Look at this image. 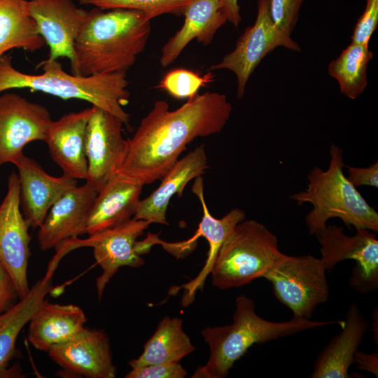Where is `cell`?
I'll return each mask as SVG.
<instances>
[{
  "instance_id": "1",
  "label": "cell",
  "mask_w": 378,
  "mask_h": 378,
  "mask_svg": "<svg viewBox=\"0 0 378 378\" xmlns=\"http://www.w3.org/2000/svg\"><path fill=\"white\" fill-rule=\"evenodd\" d=\"M232 110L227 97L216 92L197 93L173 111L167 102L156 101L127 139L114 176L143 186L161 179L191 141L220 132Z\"/></svg>"
},
{
  "instance_id": "2",
  "label": "cell",
  "mask_w": 378,
  "mask_h": 378,
  "mask_svg": "<svg viewBox=\"0 0 378 378\" xmlns=\"http://www.w3.org/2000/svg\"><path fill=\"white\" fill-rule=\"evenodd\" d=\"M150 33V19L141 11L94 7L75 40L72 74H126L145 50Z\"/></svg>"
},
{
  "instance_id": "3",
  "label": "cell",
  "mask_w": 378,
  "mask_h": 378,
  "mask_svg": "<svg viewBox=\"0 0 378 378\" xmlns=\"http://www.w3.org/2000/svg\"><path fill=\"white\" fill-rule=\"evenodd\" d=\"M252 299L241 295L235 300L232 323L230 325L207 327L201 331L210 354L207 362L199 367L191 378H225L237 360L255 344H261L302 331L337 324L344 320L312 321L293 317L274 322L259 316Z\"/></svg>"
},
{
  "instance_id": "4",
  "label": "cell",
  "mask_w": 378,
  "mask_h": 378,
  "mask_svg": "<svg viewBox=\"0 0 378 378\" xmlns=\"http://www.w3.org/2000/svg\"><path fill=\"white\" fill-rule=\"evenodd\" d=\"M38 66L43 69L42 74L22 73L13 67L10 57L4 55L0 58V93L27 88L62 99L83 100L112 113L125 125L129 124L130 115L124 110L130 97L126 74H69L63 70L58 59H46Z\"/></svg>"
},
{
  "instance_id": "5",
  "label": "cell",
  "mask_w": 378,
  "mask_h": 378,
  "mask_svg": "<svg viewBox=\"0 0 378 378\" xmlns=\"http://www.w3.org/2000/svg\"><path fill=\"white\" fill-rule=\"evenodd\" d=\"M344 168L343 151L332 144L328 169L313 167L307 176V188L290 195L299 206L304 203L312 205L305 216L310 234L324 229L328 220L333 218H340L349 227L377 232L378 213L348 180Z\"/></svg>"
},
{
  "instance_id": "6",
  "label": "cell",
  "mask_w": 378,
  "mask_h": 378,
  "mask_svg": "<svg viewBox=\"0 0 378 378\" xmlns=\"http://www.w3.org/2000/svg\"><path fill=\"white\" fill-rule=\"evenodd\" d=\"M284 255L277 237L264 224L244 219L219 249L210 273L212 285L225 290L265 278Z\"/></svg>"
},
{
  "instance_id": "7",
  "label": "cell",
  "mask_w": 378,
  "mask_h": 378,
  "mask_svg": "<svg viewBox=\"0 0 378 378\" xmlns=\"http://www.w3.org/2000/svg\"><path fill=\"white\" fill-rule=\"evenodd\" d=\"M326 269L312 255H286L265 279L272 286L274 295L293 314L309 319L316 307L329 297Z\"/></svg>"
},
{
  "instance_id": "8",
  "label": "cell",
  "mask_w": 378,
  "mask_h": 378,
  "mask_svg": "<svg viewBox=\"0 0 378 378\" xmlns=\"http://www.w3.org/2000/svg\"><path fill=\"white\" fill-rule=\"evenodd\" d=\"M150 224L147 220L132 218L118 226L90 234L85 239L78 237L66 239L56 248L57 253L50 264L57 266L65 254L77 248L92 247L95 261L103 271L96 280L100 300L106 284L120 267H139L144 264V260L136 251V243Z\"/></svg>"
},
{
  "instance_id": "9",
  "label": "cell",
  "mask_w": 378,
  "mask_h": 378,
  "mask_svg": "<svg viewBox=\"0 0 378 378\" xmlns=\"http://www.w3.org/2000/svg\"><path fill=\"white\" fill-rule=\"evenodd\" d=\"M278 47L300 52L299 44L280 30L273 22L269 0H258L254 24L248 27L237 41L234 49L225 55L209 71L226 69L237 78V97L241 99L247 82L261 60Z\"/></svg>"
},
{
  "instance_id": "10",
  "label": "cell",
  "mask_w": 378,
  "mask_h": 378,
  "mask_svg": "<svg viewBox=\"0 0 378 378\" xmlns=\"http://www.w3.org/2000/svg\"><path fill=\"white\" fill-rule=\"evenodd\" d=\"M356 230L354 236H347L342 227L326 225L315 236L326 271H331L341 261L354 260L356 265L349 284L358 292L368 293L378 287V240L370 230Z\"/></svg>"
},
{
  "instance_id": "11",
  "label": "cell",
  "mask_w": 378,
  "mask_h": 378,
  "mask_svg": "<svg viewBox=\"0 0 378 378\" xmlns=\"http://www.w3.org/2000/svg\"><path fill=\"white\" fill-rule=\"evenodd\" d=\"M192 191L201 202L203 215L198 228L193 236L187 240L178 242H167L160 238L158 244L177 258H183L193 251L196 246L197 239L204 237L209 243L207 258L202 270L198 275L189 282L172 288L171 293L183 288L182 304L188 306L195 300L197 290H202L204 281L211 273L216 261L219 249L234 227L241 221L246 219L245 212L237 208L232 209L220 218H216L209 212L204 196L203 178L198 176L195 178Z\"/></svg>"
},
{
  "instance_id": "12",
  "label": "cell",
  "mask_w": 378,
  "mask_h": 378,
  "mask_svg": "<svg viewBox=\"0 0 378 378\" xmlns=\"http://www.w3.org/2000/svg\"><path fill=\"white\" fill-rule=\"evenodd\" d=\"M52 121L46 106L4 92L0 95V166L14 164L29 143L44 141Z\"/></svg>"
},
{
  "instance_id": "13",
  "label": "cell",
  "mask_w": 378,
  "mask_h": 378,
  "mask_svg": "<svg viewBox=\"0 0 378 378\" xmlns=\"http://www.w3.org/2000/svg\"><path fill=\"white\" fill-rule=\"evenodd\" d=\"M20 211L18 174L12 172L0 204V261L10 274L20 299L29 290L27 265L31 237Z\"/></svg>"
},
{
  "instance_id": "14",
  "label": "cell",
  "mask_w": 378,
  "mask_h": 378,
  "mask_svg": "<svg viewBox=\"0 0 378 378\" xmlns=\"http://www.w3.org/2000/svg\"><path fill=\"white\" fill-rule=\"evenodd\" d=\"M93 106L85 137L88 162L86 182L97 192L113 177L125 156L127 139L122 136L123 122L112 113Z\"/></svg>"
},
{
  "instance_id": "15",
  "label": "cell",
  "mask_w": 378,
  "mask_h": 378,
  "mask_svg": "<svg viewBox=\"0 0 378 378\" xmlns=\"http://www.w3.org/2000/svg\"><path fill=\"white\" fill-rule=\"evenodd\" d=\"M29 11L38 34L49 47L47 59L65 57L72 67L74 42L89 11L78 8L72 0H30Z\"/></svg>"
},
{
  "instance_id": "16",
  "label": "cell",
  "mask_w": 378,
  "mask_h": 378,
  "mask_svg": "<svg viewBox=\"0 0 378 378\" xmlns=\"http://www.w3.org/2000/svg\"><path fill=\"white\" fill-rule=\"evenodd\" d=\"M48 353L62 368L83 377H116L109 340L103 330L84 327L72 338L54 346Z\"/></svg>"
},
{
  "instance_id": "17",
  "label": "cell",
  "mask_w": 378,
  "mask_h": 378,
  "mask_svg": "<svg viewBox=\"0 0 378 378\" xmlns=\"http://www.w3.org/2000/svg\"><path fill=\"white\" fill-rule=\"evenodd\" d=\"M97 195V191L87 182L64 192L38 227L41 249L56 248L64 241L86 233L89 211Z\"/></svg>"
},
{
  "instance_id": "18",
  "label": "cell",
  "mask_w": 378,
  "mask_h": 378,
  "mask_svg": "<svg viewBox=\"0 0 378 378\" xmlns=\"http://www.w3.org/2000/svg\"><path fill=\"white\" fill-rule=\"evenodd\" d=\"M18 169L20 206L29 227H38L52 205L71 188L77 179L47 174L34 159L24 153L14 164Z\"/></svg>"
},
{
  "instance_id": "19",
  "label": "cell",
  "mask_w": 378,
  "mask_h": 378,
  "mask_svg": "<svg viewBox=\"0 0 378 378\" xmlns=\"http://www.w3.org/2000/svg\"><path fill=\"white\" fill-rule=\"evenodd\" d=\"M93 106L71 112L52 121L44 141L52 160L62 169L63 174L86 179L88 162L85 152V137Z\"/></svg>"
},
{
  "instance_id": "20",
  "label": "cell",
  "mask_w": 378,
  "mask_h": 378,
  "mask_svg": "<svg viewBox=\"0 0 378 378\" xmlns=\"http://www.w3.org/2000/svg\"><path fill=\"white\" fill-rule=\"evenodd\" d=\"M208 167L204 147L199 146L178 159L161 178L162 182L157 189L145 199L140 200L133 218L150 223L169 225L167 210L172 197L176 194L181 197L188 182L201 176Z\"/></svg>"
},
{
  "instance_id": "21",
  "label": "cell",
  "mask_w": 378,
  "mask_h": 378,
  "mask_svg": "<svg viewBox=\"0 0 378 378\" xmlns=\"http://www.w3.org/2000/svg\"><path fill=\"white\" fill-rule=\"evenodd\" d=\"M183 14V26L161 50L162 67L173 63L193 39L204 46L211 43L217 31L227 21L220 0H190Z\"/></svg>"
},
{
  "instance_id": "22",
  "label": "cell",
  "mask_w": 378,
  "mask_h": 378,
  "mask_svg": "<svg viewBox=\"0 0 378 378\" xmlns=\"http://www.w3.org/2000/svg\"><path fill=\"white\" fill-rule=\"evenodd\" d=\"M369 328L359 307L351 304L346 313L344 325L317 356L311 378H349L354 356Z\"/></svg>"
},
{
  "instance_id": "23",
  "label": "cell",
  "mask_w": 378,
  "mask_h": 378,
  "mask_svg": "<svg viewBox=\"0 0 378 378\" xmlns=\"http://www.w3.org/2000/svg\"><path fill=\"white\" fill-rule=\"evenodd\" d=\"M143 186L116 176L111 177L97 195L89 211L86 233L89 235L114 227L132 218Z\"/></svg>"
},
{
  "instance_id": "24",
  "label": "cell",
  "mask_w": 378,
  "mask_h": 378,
  "mask_svg": "<svg viewBox=\"0 0 378 378\" xmlns=\"http://www.w3.org/2000/svg\"><path fill=\"white\" fill-rule=\"evenodd\" d=\"M52 274L47 271L18 302L0 314V378L22 377L19 368H9L10 362L15 354L16 340L22 328L29 322L50 292Z\"/></svg>"
},
{
  "instance_id": "25",
  "label": "cell",
  "mask_w": 378,
  "mask_h": 378,
  "mask_svg": "<svg viewBox=\"0 0 378 378\" xmlns=\"http://www.w3.org/2000/svg\"><path fill=\"white\" fill-rule=\"evenodd\" d=\"M87 320L78 306L44 300L29 321L27 338L35 349L48 352L76 335Z\"/></svg>"
},
{
  "instance_id": "26",
  "label": "cell",
  "mask_w": 378,
  "mask_h": 378,
  "mask_svg": "<svg viewBox=\"0 0 378 378\" xmlns=\"http://www.w3.org/2000/svg\"><path fill=\"white\" fill-rule=\"evenodd\" d=\"M195 350V347L183 329L182 319L166 316L144 344L142 354L130 360L128 364L134 368L150 364L179 363Z\"/></svg>"
},
{
  "instance_id": "27",
  "label": "cell",
  "mask_w": 378,
  "mask_h": 378,
  "mask_svg": "<svg viewBox=\"0 0 378 378\" xmlns=\"http://www.w3.org/2000/svg\"><path fill=\"white\" fill-rule=\"evenodd\" d=\"M46 43L29 11L27 0H0V58L12 49L34 52Z\"/></svg>"
},
{
  "instance_id": "28",
  "label": "cell",
  "mask_w": 378,
  "mask_h": 378,
  "mask_svg": "<svg viewBox=\"0 0 378 378\" xmlns=\"http://www.w3.org/2000/svg\"><path fill=\"white\" fill-rule=\"evenodd\" d=\"M373 53L368 46L351 42L328 65V74L339 84L340 92L355 99L365 90L368 84L367 67Z\"/></svg>"
},
{
  "instance_id": "29",
  "label": "cell",
  "mask_w": 378,
  "mask_h": 378,
  "mask_svg": "<svg viewBox=\"0 0 378 378\" xmlns=\"http://www.w3.org/2000/svg\"><path fill=\"white\" fill-rule=\"evenodd\" d=\"M190 0H79L82 5L108 9H130L144 13L150 20L160 15H179Z\"/></svg>"
},
{
  "instance_id": "30",
  "label": "cell",
  "mask_w": 378,
  "mask_h": 378,
  "mask_svg": "<svg viewBox=\"0 0 378 378\" xmlns=\"http://www.w3.org/2000/svg\"><path fill=\"white\" fill-rule=\"evenodd\" d=\"M214 76L209 72L204 76L186 69H176L166 74L157 88L176 99L190 98L202 87L213 81Z\"/></svg>"
},
{
  "instance_id": "31",
  "label": "cell",
  "mask_w": 378,
  "mask_h": 378,
  "mask_svg": "<svg viewBox=\"0 0 378 378\" xmlns=\"http://www.w3.org/2000/svg\"><path fill=\"white\" fill-rule=\"evenodd\" d=\"M304 0H269L270 12L276 26L291 36Z\"/></svg>"
},
{
  "instance_id": "32",
  "label": "cell",
  "mask_w": 378,
  "mask_h": 378,
  "mask_svg": "<svg viewBox=\"0 0 378 378\" xmlns=\"http://www.w3.org/2000/svg\"><path fill=\"white\" fill-rule=\"evenodd\" d=\"M363 13L358 19L351 35V42L369 46L378 24V0H365Z\"/></svg>"
},
{
  "instance_id": "33",
  "label": "cell",
  "mask_w": 378,
  "mask_h": 378,
  "mask_svg": "<svg viewBox=\"0 0 378 378\" xmlns=\"http://www.w3.org/2000/svg\"><path fill=\"white\" fill-rule=\"evenodd\" d=\"M187 371L179 363L150 364L132 368L126 378H183Z\"/></svg>"
},
{
  "instance_id": "34",
  "label": "cell",
  "mask_w": 378,
  "mask_h": 378,
  "mask_svg": "<svg viewBox=\"0 0 378 378\" xmlns=\"http://www.w3.org/2000/svg\"><path fill=\"white\" fill-rule=\"evenodd\" d=\"M348 180L356 187L363 186L378 188V162L367 167L346 166Z\"/></svg>"
},
{
  "instance_id": "35",
  "label": "cell",
  "mask_w": 378,
  "mask_h": 378,
  "mask_svg": "<svg viewBox=\"0 0 378 378\" xmlns=\"http://www.w3.org/2000/svg\"><path fill=\"white\" fill-rule=\"evenodd\" d=\"M18 298L15 284L0 261V314L13 307Z\"/></svg>"
},
{
  "instance_id": "36",
  "label": "cell",
  "mask_w": 378,
  "mask_h": 378,
  "mask_svg": "<svg viewBox=\"0 0 378 378\" xmlns=\"http://www.w3.org/2000/svg\"><path fill=\"white\" fill-rule=\"evenodd\" d=\"M354 363L360 370L367 371L378 377V351L365 353L357 351L354 356Z\"/></svg>"
},
{
  "instance_id": "37",
  "label": "cell",
  "mask_w": 378,
  "mask_h": 378,
  "mask_svg": "<svg viewBox=\"0 0 378 378\" xmlns=\"http://www.w3.org/2000/svg\"><path fill=\"white\" fill-rule=\"evenodd\" d=\"M227 21L237 27L241 21L239 0H220Z\"/></svg>"
},
{
  "instance_id": "38",
  "label": "cell",
  "mask_w": 378,
  "mask_h": 378,
  "mask_svg": "<svg viewBox=\"0 0 378 378\" xmlns=\"http://www.w3.org/2000/svg\"><path fill=\"white\" fill-rule=\"evenodd\" d=\"M373 324H372V328H373V332H374V342H376V344L377 345V342H378V333H377V308H376L374 309V312L373 313Z\"/></svg>"
}]
</instances>
